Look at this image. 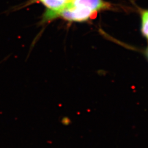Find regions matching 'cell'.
Instances as JSON below:
<instances>
[{
    "label": "cell",
    "instance_id": "7a4b0ae2",
    "mask_svg": "<svg viewBox=\"0 0 148 148\" xmlns=\"http://www.w3.org/2000/svg\"><path fill=\"white\" fill-rule=\"evenodd\" d=\"M73 5L88 8L93 12L108 9L111 5L103 0H73Z\"/></svg>",
    "mask_w": 148,
    "mask_h": 148
},
{
    "label": "cell",
    "instance_id": "6da1fadb",
    "mask_svg": "<svg viewBox=\"0 0 148 148\" xmlns=\"http://www.w3.org/2000/svg\"><path fill=\"white\" fill-rule=\"evenodd\" d=\"M96 12H93L88 8L73 5L71 3L62 11L59 16L71 21H84L88 19Z\"/></svg>",
    "mask_w": 148,
    "mask_h": 148
},
{
    "label": "cell",
    "instance_id": "5b68a950",
    "mask_svg": "<svg viewBox=\"0 0 148 148\" xmlns=\"http://www.w3.org/2000/svg\"><path fill=\"white\" fill-rule=\"evenodd\" d=\"M38 1H39V0H38Z\"/></svg>",
    "mask_w": 148,
    "mask_h": 148
},
{
    "label": "cell",
    "instance_id": "277c9868",
    "mask_svg": "<svg viewBox=\"0 0 148 148\" xmlns=\"http://www.w3.org/2000/svg\"><path fill=\"white\" fill-rule=\"evenodd\" d=\"M147 57L148 58V49H147Z\"/></svg>",
    "mask_w": 148,
    "mask_h": 148
},
{
    "label": "cell",
    "instance_id": "3957f363",
    "mask_svg": "<svg viewBox=\"0 0 148 148\" xmlns=\"http://www.w3.org/2000/svg\"><path fill=\"white\" fill-rule=\"evenodd\" d=\"M142 19V32L144 36L148 40V11H143Z\"/></svg>",
    "mask_w": 148,
    "mask_h": 148
}]
</instances>
